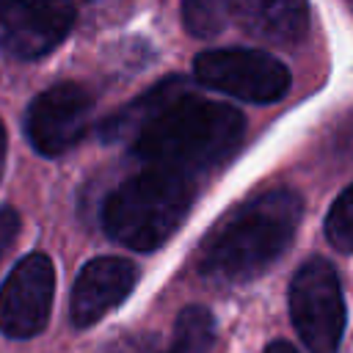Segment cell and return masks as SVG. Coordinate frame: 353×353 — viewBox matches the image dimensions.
<instances>
[{
	"instance_id": "1",
	"label": "cell",
	"mask_w": 353,
	"mask_h": 353,
	"mask_svg": "<svg viewBox=\"0 0 353 353\" xmlns=\"http://www.w3.org/2000/svg\"><path fill=\"white\" fill-rule=\"evenodd\" d=\"M102 141H130L141 165H160L185 176H201L223 165L245 138V116L188 88L182 77H165L116 116L105 119Z\"/></svg>"
},
{
	"instance_id": "2",
	"label": "cell",
	"mask_w": 353,
	"mask_h": 353,
	"mask_svg": "<svg viewBox=\"0 0 353 353\" xmlns=\"http://www.w3.org/2000/svg\"><path fill=\"white\" fill-rule=\"evenodd\" d=\"M303 215V201L292 188H273L212 229L199 254V273L212 284H245L290 248Z\"/></svg>"
},
{
	"instance_id": "3",
	"label": "cell",
	"mask_w": 353,
	"mask_h": 353,
	"mask_svg": "<svg viewBox=\"0 0 353 353\" xmlns=\"http://www.w3.org/2000/svg\"><path fill=\"white\" fill-rule=\"evenodd\" d=\"M196 196V179L160 165H141L102 201V229L132 251L160 248L185 221Z\"/></svg>"
},
{
	"instance_id": "4",
	"label": "cell",
	"mask_w": 353,
	"mask_h": 353,
	"mask_svg": "<svg viewBox=\"0 0 353 353\" xmlns=\"http://www.w3.org/2000/svg\"><path fill=\"white\" fill-rule=\"evenodd\" d=\"M290 317L309 353H336L347 309L336 268L323 259H306L290 284Z\"/></svg>"
},
{
	"instance_id": "5",
	"label": "cell",
	"mask_w": 353,
	"mask_h": 353,
	"mask_svg": "<svg viewBox=\"0 0 353 353\" xmlns=\"http://www.w3.org/2000/svg\"><path fill=\"white\" fill-rule=\"evenodd\" d=\"M193 77L204 88L254 105L279 102L292 83L290 69L279 58L268 55L265 50H245V47L207 50L196 55Z\"/></svg>"
},
{
	"instance_id": "6",
	"label": "cell",
	"mask_w": 353,
	"mask_h": 353,
	"mask_svg": "<svg viewBox=\"0 0 353 353\" xmlns=\"http://www.w3.org/2000/svg\"><path fill=\"white\" fill-rule=\"evenodd\" d=\"M94 97L80 83H55L25 110V135L44 157H58L77 146L91 121Z\"/></svg>"
},
{
	"instance_id": "7",
	"label": "cell",
	"mask_w": 353,
	"mask_h": 353,
	"mask_svg": "<svg viewBox=\"0 0 353 353\" xmlns=\"http://www.w3.org/2000/svg\"><path fill=\"white\" fill-rule=\"evenodd\" d=\"M55 298V268L41 251L22 256L0 284V334L28 339L50 323Z\"/></svg>"
},
{
	"instance_id": "8",
	"label": "cell",
	"mask_w": 353,
	"mask_h": 353,
	"mask_svg": "<svg viewBox=\"0 0 353 353\" xmlns=\"http://www.w3.org/2000/svg\"><path fill=\"white\" fill-rule=\"evenodd\" d=\"M72 0H0V52L36 61L52 52L74 25Z\"/></svg>"
},
{
	"instance_id": "9",
	"label": "cell",
	"mask_w": 353,
	"mask_h": 353,
	"mask_svg": "<svg viewBox=\"0 0 353 353\" xmlns=\"http://www.w3.org/2000/svg\"><path fill=\"white\" fill-rule=\"evenodd\" d=\"M138 284V268L121 256H97L85 262L74 279L69 317L74 328H88L110 314Z\"/></svg>"
},
{
	"instance_id": "10",
	"label": "cell",
	"mask_w": 353,
	"mask_h": 353,
	"mask_svg": "<svg viewBox=\"0 0 353 353\" xmlns=\"http://www.w3.org/2000/svg\"><path fill=\"white\" fill-rule=\"evenodd\" d=\"M226 11L254 39L290 47L309 30L306 0H226Z\"/></svg>"
},
{
	"instance_id": "11",
	"label": "cell",
	"mask_w": 353,
	"mask_h": 353,
	"mask_svg": "<svg viewBox=\"0 0 353 353\" xmlns=\"http://www.w3.org/2000/svg\"><path fill=\"white\" fill-rule=\"evenodd\" d=\"M215 342V317L204 306H185L171 328V336L163 339L160 353H210Z\"/></svg>"
},
{
	"instance_id": "12",
	"label": "cell",
	"mask_w": 353,
	"mask_h": 353,
	"mask_svg": "<svg viewBox=\"0 0 353 353\" xmlns=\"http://www.w3.org/2000/svg\"><path fill=\"white\" fill-rule=\"evenodd\" d=\"M226 0H182V22L190 36L212 39L226 28Z\"/></svg>"
},
{
	"instance_id": "13",
	"label": "cell",
	"mask_w": 353,
	"mask_h": 353,
	"mask_svg": "<svg viewBox=\"0 0 353 353\" xmlns=\"http://www.w3.org/2000/svg\"><path fill=\"white\" fill-rule=\"evenodd\" d=\"M325 237L336 251L350 254V245H353V190L350 188H345L334 199L325 215Z\"/></svg>"
},
{
	"instance_id": "14",
	"label": "cell",
	"mask_w": 353,
	"mask_h": 353,
	"mask_svg": "<svg viewBox=\"0 0 353 353\" xmlns=\"http://www.w3.org/2000/svg\"><path fill=\"white\" fill-rule=\"evenodd\" d=\"M163 339L154 334H124L105 353H160Z\"/></svg>"
},
{
	"instance_id": "15",
	"label": "cell",
	"mask_w": 353,
	"mask_h": 353,
	"mask_svg": "<svg viewBox=\"0 0 353 353\" xmlns=\"http://www.w3.org/2000/svg\"><path fill=\"white\" fill-rule=\"evenodd\" d=\"M19 212L14 207H0V259L8 254L11 243L19 234Z\"/></svg>"
},
{
	"instance_id": "16",
	"label": "cell",
	"mask_w": 353,
	"mask_h": 353,
	"mask_svg": "<svg viewBox=\"0 0 353 353\" xmlns=\"http://www.w3.org/2000/svg\"><path fill=\"white\" fill-rule=\"evenodd\" d=\"M265 353H298L290 342H281V339H276V342H270L268 347H265Z\"/></svg>"
},
{
	"instance_id": "17",
	"label": "cell",
	"mask_w": 353,
	"mask_h": 353,
	"mask_svg": "<svg viewBox=\"0 0 353 353\" xmlns=\"http://www.w3.org/2000/svg\"><path fill=\"white\" fill-rule=\"evenodd\" d=\"M6 127H3V121H0V176H3V168H6Z\"/></svg>"
}]
</instances>
